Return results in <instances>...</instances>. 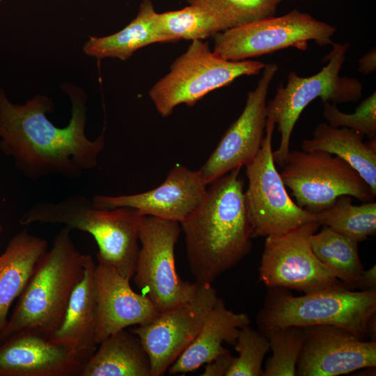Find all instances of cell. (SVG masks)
Masks as SVG:
<instances>
[{
  "mask_svg": "<svg viewBox=\"0 0 376 376\" xmlns=\"http://www.w3.org/2000/svg\"><path fill=\"white\" fill-rule=\"evenodd\" d=\"M336 31L334 26L294 9L215 34L212 51L228 61L249 60L290 47L305 51L311 40L320 46L331 45Z\"/></svg>",
  "mask_w": 376,
  "mask_h": 376,
  "instance_id": "cell-8",
  "label": "cell"
},
{
  "mask_svg": "<svg viewBox=\"0 0 376 376\" xmlns=\"http://www.w3.org/2000/svg\"><path fill=\"white\" fill-rule=\"evenodd\" d=\"M352 197L340 196L327 209L315 213V222L359 243L376 233V203L354 205Z\"/></svg>",
  "mask_w": 376,
  "mask_h": 376,
  "instance_id": "cell-27",
  "label": "cell"
},
{
  "mask_svg": "<svg viewBox=\"0 0 376 376\" xmlns=\"http://www.w3.org/2000/svg\"><path fill=\"white\" fill-rule=\"evenodd\" d=\"M2 1H3V0H0V4H1V3L2 2Z\"/></svg>",
  "mask_w": 376,
  "mask_h": 376,
  "instance_id": "cell-36",
  "label": "cell"
},
{
  "mask_svg": "<svg viewBox=\"0 0 376 376\" xmlns=\"http://www.w3.org/2000/svg\"><path fill=\"white\" fill-rule=\"evenodd\" d=\"M206 189L199 171L175 165L165 180L152 190L131 195H95L92 201L97 207H130L143 215L181 223L201 204Z\"/></svg>",
  "mask_w": 376,
  "mask_h": 376,
  "instance_id": "cell-16",
  "label": "cell"
},
{
  "mask_svg": "<svg viewBox=\"0 0 376 376\" xmlns=\"http://www.w3.org/2000/svg\"><path fill=\"white\" fill-rule=\"evenodd\" d=\"M331 52L323 58L327 63L318 73L301 77L292 71L285 86L280 84L274 97L267 102V115L277 125L281 134L278 148L273 152L275 164L282 167L290 152L293 129L304 109L312 101L336 104L358 101L363 93L359 79L340 76L349 43L333 42Z\"/></svg>",
  "mask_w": 376,
  "mask_h": 376,
  "instance_id": "cell-6",
  "label": "cell"
},
{
  "mask_svg": "<svg viewBox=\"0 0 376 376\" xmlns=\"http://www.w3.org/2000/svg\"><path fill=\"white\" fill-rule=\"evenodd\" d=\"M280 175L296 203L315 214L329 207L340 196L362 203L375 201L376 195L351 166L324 151H290Z\"/></svg>",
  "mask_w": 376,
  "mask_h": 376,
  "instance_id": "cell-9",
  "label": "cell"
},
{
  "mask_svg": "<svg viewBox=\"0 0 376 376\" xmlns=\"http://www.w3.org/2000/svg\"><path fill=\"white\" fill-rule=\"evenodd\" d=\"M219 298L212 284L198 283L192 299L159 312L151 321L130 329L149 357L152 376L163 375L189 345Z\"/></svg>",
  "mask_w": 376,
  "mask_h": 376,
  "instance_id": "cell-13",
  "label": "cell"
},
{
  "mask_svg": "<svg viewBox=\"0 0 376 376\" xmlns=\"http://www.w3.org/2000/svg\"><path fill=\"white\" fill-rule=\"evenodd\" d=\"M265 63L256 60L224 59L201 40H193L171 64L169 71L150 89L149 97L162 117L182 104L194 106L209 93L242 76L259 75Z\"/></svg>",
  "mask_w": 376,
  "mask_h": 376,
  "instance_id": "cell-7",
  "label": "cell"
},
{
  "mask_svg": "<svg viewBox=\"0 0 376 376\" xmlns=\"http://www.w3.org/2000/svg\"><path fill=\"white\" fill-rule=\"evenodd\" d=\"M316 257L351 290L357 289L364 271L359 258L358 242L327 226L310 237Z\"/></svg>",
  "mask_w": 376,
  "mask_h": 376,
  "instance_id": "cell-25",
  "label": "cell"
},
{
  "mask_svg": "<svg viewBox=\"0 0 376 376\" xmlns=\"http://www.w3.org/2000/svg\"><path fill=\"white\" fill-rule=\"evenodd\" d=\"M97 324L95 339L99 344L113 333L132 325L151 321L159 311L144 294L134 292L129 279L113 267L95 265Z\"/></svg>",
  "mask_w": 376,
  "mask_h": 376,
  "instance_id": "cell-17",
  "label": "cell"
},
{
  "mask_svg": "<svg viewBox=\"0 0 376 376\" xmlns=\"http://www.w3.org/2000/svg\"><path fill=\"white\" fill-rule=\"evenodd\" d=\"M278 69L276 63L265 64L256 86L247 94L242 113L198 170L207 185L234 168L245 166L258 152L265 134L267 97Z\"/></svg>",
  "mask_w": 376,
  "mask_h": 376,
  "instance_id": "cell-14",
  "label": "cell"
},
{
  "mask_svg": "<svg viewBox=\"0 0 376 376\" xmlns=\"http://www.w3.org/2000/svg\"><path fill=\"white\" fill-rule=\"evenodd\" d=\"M376 266L374 265L368 270H364L358 283L357 288L359 290L376 289Z\"/></svg>",
  "mask_w": 376,
  "mask_h": 376,
  "instance_id": "cell-34",
  "label": "cell"
},
{
  "mask_svg": "<svg viewBox=\"0 0 376 376\" xmlns=\"http://www.w3.org/2000/svg\"><path fill=\"white\" fill-rule=\"evenodd\" d=\"M242 166L212 181L201 204L180 224L190 270L198 283L212 284L251 251Z\"/></svg>",
  "mask_w": 376,
  "mask_h": 376,
  "instance_id": "cell-2",
  "label": "cell"
},
{
  "mask_svg": "<svg viewBox=\"0 0 376 376\" xmlns=\"http://www.w3.org/2000/svg\"><path fill=\"white\" fill-rule=\"evenodd\" d=\"M319 226L311 221L283 235L267 237L258 268L259 280L269 288L279 287L304 294L350 289L314 254L310 237Z\"/></svg>",
  "mask_w": 376,
  "mask_h": 376,
  "instance_id": "cell-12",
  "label": "cell"
},
{
  "mask_svg": "<svg viewBox=\"0 0 376 376\" xmlns=\"http://www.w3.org/2000/svg\"><path fill=\"white\" fill-rule=\"evenodd\" d=\"M375 366L376 340L334 325L304 327L297 375L338 376Z\"/></svg>",
  "mask_w": 376,
  "mask_h": 376,
  "instance_id": "cell-15",
  "label": "cell"
},
{
  "mask_svg": "<svg viewBox=\"0 0 376 376\" xmlns=\"http://www.w3.org/2000/svg\"><path fill=\"white\" fill-rule=\"evenodd\" d=\"M256 322L265 335L288 327L334 325L376 340V289L338 288L295 297L288 289L270 288Z\"/></svg>",
  "mask_w": 376,
  "mask_h": 376,
  "instance_id": "cell-5",
  "label": "cell"
},
{
  "mask_svg": "<svg viewBox=\"0 0 376 376\" xmlns=\"http://www.w3.org/2000/svg\"><path fill=\"white\" fill-rule=\"evenodd\" d=\"M64 226L37 263L0 334V342L18 333L49 338L63 319L72 292L83 272L84 254Z\"/></svg>",
  "mask_w": 376,
  "mask_h": 376,
  "instance_id": "cell-3",
  "label": "cell"
},
{
  "mask_svg": "<svg viewBox=\"0 0 376 376\" xmlns=\"http://www.w3.org/2000/svg\"><path fill=\"white\" fill-rule=\"evenodd\" d=\"M359 132L319 123L312 138L302 141L301 150L324 151L334 155L351 166L376 195V139L363 141Z\"/></svg>",
  "mask_w": 376,
  "mask_h": 376,
  "instance_id": "cell-22",
  "label": "cell"
},
{
  "mask_svg": "<svg viewBox=\"0 0 376 376\" xmlns=\"http://www.w3.org/2000/svg\"><path fill=\"white\" fill-rule=\"evenodd\" d=\"M47 246L45 240L24 229L10 239L0 256V334L12 304L23 292Z\"/></svg>",
  "mask_w": 376,
  "mask_h": 376,
  "instance_id": "cell-21",
  "label": "cell"
},
{
  "mask_svg": "<svg viewBox=\"0 0 376 376\" xmlns=\"http://www.w3.org/2000/svg\"><path fill=\"white\" fill-rule=\"evenodd\" d=\"M285 0H186L188 4L206 8L232 28L274 16Z\"/></svg>",
  "mask_w": 376,
  "mask_h": 376,
  "instance_id": "cell-29",
  "label": "cell"
},
{
  "mask_svg": "<svg viewBox=\"0 0 376 376\" xmlns=\"http://www.w3.org/2000/svg\"><path fill=\"white\" fill-rule=\"evenodd\" d=\"M98 345L79 376H152L149 357L130 330L113 333Z\"/></svg>",
  "mask_w": 376,
  "mask_h": 376,
  "instance_id": "cell-23",
  "label": "cell"
},
{
  "mask_svg": "<svg viewBox=\"0 0 376 376\" xmlns=\"http://www.w3.org/2000/svg\"><path fill=\"white\" fill-rule=\"evenodd\" d=\"M157 12L151 0H143L136 17L120 31L103 37H91L84 52L97 59H129L139 49L157 42H167L156 22Z\"/></svg>",
  "mask_w": 376,
  "mask_h": 376,
  "instance_id": "cell-24",
  "label": "cell"
},
{
  "mask_svg": "<svg viewBox=\"0 0 376 376\" xmlns=\"http://www.w3.org/2000/svg\"><path fill=\"white\" fill-rule=\"evenodd\" d=\"M275 125L273 118L267 117L261 147L245 165L248 187L244 201L253 237L281 235L315 221L313 213L291 199L276 168L272 150Z\"/></svg>",
  "mask_w": 376,
  "mask_h": 376,
  "instance_id": "cell-10",
  "label": "cell"
},
{
  "mask_svg": "<svg viewBox=\"0 0 376 376\" xmlns=\"http://www.w3.org/2000/svg\"><path fill=\"white\" fill-rule=\"evenodd\" d=\"M322 116L334 127H345L376 139V93L365 98L352 113L341 111L336 104L323 102Z\"/></svg>",
  "mask_w": 376,
  "mask_h": 376,
  "instance_id": "cell-31",
  "label": "cell"
},
{
  "mask_svg": "<svg viewBox=\"0 0 376 376\" xmlns=\"http://www.w3.org/2000/svg\"><path fill=\"white\" fill-rule=\"evenodd\" d=\"M156 22L167 42L181 39L203 40L228 29L210 10L191 4L177 10L157 13Z\"/></svg>",
  "mask_w": 376,
  "mask_h": 376,
  "instance_id": "cell-26",
  "label": "cell"
},
{
  "mask_svg": "<svg viewBox=\"0 0 376 376\" xmlns=\"http://www.w3.org/2000/svg\"><path fill=\"white\" fill-rule=\"evenodd\" d=\"M266 336L272 355L265 363L263 376H296L304 343V327H288L274 330Z\"/></svg>",
  "mask_w": 376,
  "mask_h": 376,
  "instance_id": "cell-28",
  "label": "cell"
},
{
  "mask_svg": "<svg viewBox=\"0 0 376 376\" xmlns=\"http://www.w3.org/2000/svg\"><path fill=\"white\" fill-rule=\"evenodd\" d=\"M230 352L228 350L224 353L206 363L203 376H226L230 366L232 359Z\"/></svg>",
  "mask_w": 376,
  "mask_h": 376,
  "instance_id": "cell-32",
  "label": "cell"
},
{
  "mask_svg": "<svg viewBox=\"0 0 376 376\" xmlns=\"http://www.w3.org/2000/svg\"><path fill=\"white\" fill-rule=\"evenodd\" d=\"M70 96L71 118L67 126L58 127L46 116L53 110L49 98L38 95L25 104H13L0 88V150L26 178L75 179L96 166L104 132L95 140L88 139L85 100L75 93Z\"/></svg>",
  "mask_w": 376,
  "mask_h": 376,
  "instance_id": "cell-1",
  "label": "cell"
},
{
  "mask_svg": "<svg viewBox=\"0 0 376 376\" xmlns=\"http://www.w3.org/2000/svg\"><path fill=\"white\" fill-rule=\"evenodd\" d=\"M237 357H233L226 376H263V359L269 350L266 335L249 324L242 327L234 345Z\"/></svg>",
  "mask_w": 376,
  "mask_h": 376,
  "instance_id": "cell-30",
  "label": "cell"
},
{
  "mask_svg": "<svg viewBox=\"0 0 376 376\" xmlns=\"http://www.w3.org/2000/svg\"><path fill=\"white\" fill-rule=\"evenodd\" d=\"M250 323L246 313L227 308L219 298L196 338L169 366V373L191 372L210 362L228 350L223 346L224 343L234 345L240 329Z\"/></svg>",
  "mask_w": 376,
  "mask_h": 376,
  "instance_id": "cell-20",
  "label": "cell"
},
{
  "mask_svg": "<svg viewBox=\"0 0 376 376\" xmlns=\"http://www.w3.org/2000/svg\"><path fill=\"white\" fill-rule=\"evenodd\" d=\"M376 70V51L373 48L364 54L359 61L358 71L365 75L375 72Z\"/></svg>",
  "mask_w": 376,
  "mask_h": 376,
  "instance_id": "cell-33",
  "label": "cell"
},
{
  "mask_svg": "<svg viewBox=\"0 0 376 376\" xmlns=\"http://www.w3.org/2000/svg\"><path fill=\"white\" fill-rule=\"evenodd\" d=\"M143 216L130 207H97L84 196L70 194L58 202L36 203L19 224H59L89 233L98 246V263L113 267L130 280L135 272L139 229Z\"/></svg>",
  "mask_w": 376,
  "mask_h": 376,
  "instance_id": "cell-4",
  "label": "cell"
},
{
  "mask_svg": "<svg viewBox=\"0 0 376 376\" xmlns=\"http://www.w3.org/2000/svg\"><path fill=\"white\" fill-rule=\"evenodd\" d=\"M2 231V226L0 225V233Z\"/></svg>",
  "mask_w": 376,
  "mask_h": 376,
  "instance_id": "cell-35",
  "label": "cell"
},
{
  "mask_svg": "<svg viewBox=\"0 0 376 376\" xmlns=\"http://www.w3.org/2000/svg\"><path fill=\"white\" fill-rule=\"evenodd\" d=\"M178 221L143 216L139 229V248L134 281L159 312L189 301L198 283L178 274L174 250L181 233Z\"/></svg>",
  "mask_w": 376,
  "mask_h": 376,
  "instance_id": "cell-11",
  "label": "cell"
},
{
  "mask_svg": "<svg viewBox=\"0 0 376 376\" xmlns=\"http://www.w3.org/2000/svg\"><path fill=\"white\" fill-rule=\"evenodd\" d=\"M82 366L49 338L15 334L0 342V376H79Z\"/></svg>",
  "mask_w": 376,
  "mask_h": 376,
  "instance_id": "cell-18",
  "label": "cell"
},
{
  "mask_svg": "<svg viewBox=\"0 0 376 376\" xmlns=\"http://www.w3.org/2000/svg\"><path fill=\"white\" fill-rule=\"evenodd\" d=\"M95 263L84 255L83 272L73 289L62 322L49 340L66 348L82 368L97 348L95 339L97 292Z\"/></svg>",
  "mask_w": 376,
  "mask_h": 376,
  "instance_id": "cell-19",
  "label": "cell"
}]
</instances>
